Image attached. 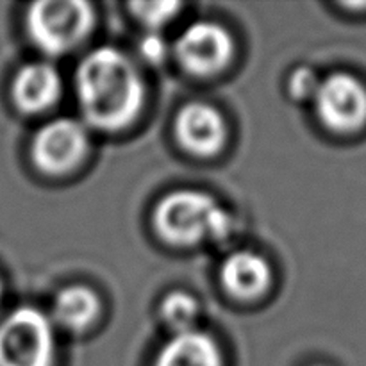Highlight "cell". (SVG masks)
<instances>
[{
    "mask_svg": "<svg viewBox=\"0 0 366 366\" xmlns=\"http://www.w3.org/2000/svg\"><path fill=\"white\" fill-rule=\"evenodd\" d=\"M75 92L84 120L100 131H120L132 124L145 97L138 68L111 46L92 50L79 63Z\"/></svg>",
    "mask_w": 366,
    "mask_h": 366,
    "instance_id": "cell-1",
    "label": "cell"
},
{
    "mask_svg": "<svg viewBox=\"0 0 366 366\" xmlns=\"http://www.w3.org/2000/svg\"><path fill=\"white\" fill-rule=\"evenodd\" d=\"M156 232L170 245L193 247L227 238L232 218L217 199L199 189H175L154 211Z\"/></svg>",
    "mask_w": 366,
    "mask_h": 366,
    "instance_id": "cell-2",
    "label": "cell"
},
{
    "mask_svg": "<svg viewBox=\"0 0 366 366\" xmlns=\"http://www.w3.org/2000/svg\"><path fill=\"white\" fill-rule=\"evenodd\" d=\"M95 13L84 0H43L29 7L27 34L39 50L61 56L75 49L92 31Z\"/></svg>",
    "mask_w": 366,
    "mask_h": 366,
    "instance_id": "cell-3",
    "label": "cell"
},
{
    "mask_svg": "<svg viewBox=\"0 0 366 366\" xmlns=\"http://www.w3.org/2000/svg\"><path fill=\"white\" fill-rule=\"evenodd\" d=\"M56 340L49 317L18 307L0 322V366H54Z\"/></svg>",
    "mask_w": 366,
    "mask_h": 366,
    "instance_id": "cell-4",
    "label": "cell"
},
{
    "mask_svg": "<svg viewBox=\"0 0 366 366\" xmlns=\"http://www.w3.org/2000/svg\"><path fill=\"white\" fill-rule=\"evenodd\" d=\"M315 104L325 127L335 132H356L366 125V84L352 74L329 75L315 95Z\"/></svg>",
    "mask_w": 366,
    "mask_h": 366,
    "instance_id": "cell-5",
    "label": "cell"
},
{
    "mask_svg": "<svg viewBox=\"0 0 366 366\" xmlns=\"http://www.w3.org/2000/svg\"><path fill=\"white\" fill-rule=\"evenodd\" d=\"M88 152V131L74 118H56L32 138V161L46 174H66L74 170Z\"/></svg>",
    "mask_w": 366,
    "mask_h": 366,
    "instance_id": "cell-6",
    "label": "cell"
},
{
    "mask_svg": "<svg viewBox=\"0 0 366 366\" xmlns=\"http://www.w3.org/2000/svg\"><path fill=\"white\" fill-rule=\"evenodd\" d=\"M174 50L184 70L206 77L227 66L232 56V39L222 25L200 20L181 32Z\"/></svg>",
    "mask_w": 366,
    "mask_h": 366,
    "instance_id": "cell-7",
    "label": "cell"
},
{
    "mask_svg": "<svg viewBox=\"0 0 366 366\" xmlns=\"http://www.w3.org/2000/svg\"><path fill=\"white\" fill-rule=\"evenodd\" d=\"M175 136L182 149L193 156L209 157L222 150L227 125L220 111L204 102H189L175 118Z\"/></svg>",
    "mask_w": 366,
    "mask_h": 366,
    "instance_id": "cell-8",
    "label": "cell"
},
{
    "mask_svg": "<svg viewBox=\"0 0 366 366\" xmlns=\"http://www.w3.org/2000/svg\"><path fill=\"white\" fill-rule=\"evenodd\" d=\"M225 292L239 300H254L270 288L272 270L268 261L252 250L229 254L220 267Z\"/></svg>",
    "mask_w": 366,
    "mask_h": 366,
    "instance_id": "cell-9",
    "label": "cell"
},
{
    "mask_svg": "<svg viewBox=\"0 0 366 366\" xmlns=\"http://www.w3.org/2000/svg\"><path fill=\"white\" fill-rule=\"evenodd\" d=\"M61 95V77L49 63H31L18 70L13 81V100L24 113H41Z\"/></svg>",
    "mask_w": 366,
    "mask_h": 366,
    "instance_id": "cell-10",
    "label": "cell"
},
{
    "mask_svg": "<svg viewBox=\"0 0 366 366\" xmlns=\"http://www.w3.org/2000/svg\"><path fill=\"white\" fill-rule=\"evenodd\" d=\"M154 366H224L220 349L207 332H177L161 349Z\"/></svg>",
    "mask_w": 366,
    "mask_h": 366,
    "instance_id": "cell-11",
    "label": "cell"
},
{
    "mask_svg": "<svg viewBox=\"0 0 366 366\" xmlns=\"http://www.w3.org/2000/svg\"><path fill=\"white\" fill-rule=\"evenodd\" d=\"M100 302L93 290L75 285L61 290L52 304V318L66 331H84L99 317Z\"/></svg>",
    "mask_w": 366,
    "mask_h": 366,
    "instance_id": "cell-12",
    "label": "cell"
},
{
    "mask_svg": "<svg viewBox=\"0 0 366 366\" xmlns=\"http://www.w3.org/2000/svg\"><path fill=\"white\" fill-rule=\"evenodd\" d=\"M197 315H199V304L189 293L172 292L161 302V317L168 327L174 329L175 335L195 329L193 325Z\"/></svg>",
    "mask_w": 366,
    "mask_h": 366,
    "instance_id": "cell-13",
    "label": "cell"
},
{
    "mask_svg": "<svg viewBox=\"0 0 366 366\" xmlns=\"http://www.w3.org/2000/svg\"><path fill=\"white\" fill-rule=\"evenodd\" d=\"M182 4L177 2H134L131 4V11L138 16L147 27L157 31L164 24L172 20L181 9Z\"/></svg>",
    "mask_w": 366,
    "mask_h": 366,
    "instance_id": "cell-14",
    "label": "cell"
},
{
    "mask_svg": "<svg viewBox=\"0 0 366 366\" xmlns=\"http://www.w3.org/2000/svg\"><path fill=\"white\" fill-rule=\"evenodd\" d=\"M318 86H320V79L307 66L297 68L290 77V92L295 99H315Z\"/></svg>",
    "mask_w": 366,
    "mask_h": 366,
    "instance_id": "cell-15",
    "label": "cell"
},
{
    "mask_svg": "<svg viewBox=\"0 0 366 366\" xmlns=\"http://www.w3.org/2000/svg\"><path fill=\"white\" fill-rule=\"evenodd\" d=\"M139 52H142V56L145 57L149 63L157 64L161 63V61H164V57H167V52H168V46L161 36L149 34L142 39V43H139Z\"/></svg>",
    "mask_w": 366,
    "mask_h": 366,
    "instance_id": "cell-16",
    "label": "cell"
},
{
    "mask_svg": "<svg viewBox=\"0 0 366 366\" xmlns=\"http://www.w3.org/2000/svg\"><path fill=\"white\" fill-rule=\"evenodd\" d=\"M0 297H2V282H0Z\"/></svg>",
    "mask_w": 366,
    "mask_h": 366,
    "instance_id": "cell-17",
    "label": "cell"
}]
</instances>
